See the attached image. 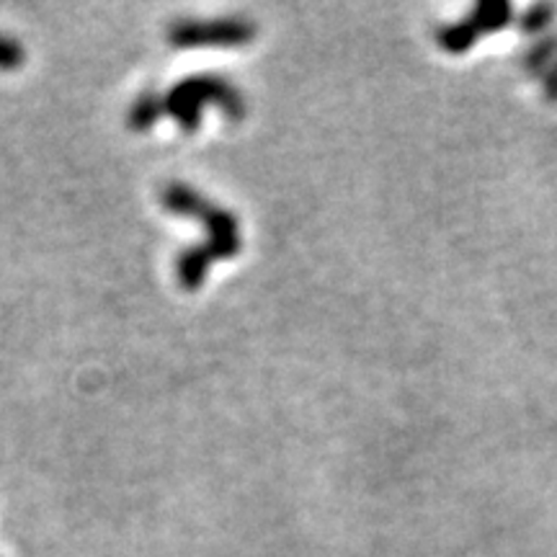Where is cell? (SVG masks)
<instances>
[{
    "mask_svg": "<svg viewBox=\"0 0 557 557\" xmlns=\"http://www.w3.org/2000/svg\"><path fill=\"white\" fill-rule=\"evenodd\" d=\"M212 263H214V259H212V253L207 250L205 243L181 250L178 259H176V278H178L181 287L189 289V292H197L201 284L207 282Z\"/></svg>",
    "mask_w": 557,
    "mask_h": 557,
    "instance_id": "cell-4",
    "label": "cell"
},
{
    "mask_svg": "<svg viewBox=\"0 0 557 557\" xmlns=\"http://www.w3.org/2000/svg\"><path fill=\"white\" fill-rule=\"evenodd\" d=\"M160 201H163V209L171 214H178V218H189L205 222L214 207L212 201L201 197L197 189L186 184H171L165 186L163 194H160Z\"/></svg>",
    "mask_w": 557,
    "mask_h": 557,
    "instance_id": "cell-3",
    "label": "cell"
},
{
    "mask_svg": "<svg viewBox=\"0 0 557 557\" xmlns=\"http://www.w3.org/2000/svg\"><path fill=\"white\" fill-rule=\"evenodd\" d=\"M26 60V50L21 41L13 37H5L0 34V73H11V70H18Z\"/></svg>",
    "mask_w": 557,
    "mask_h": 557,
    "instance_id": "cell-6",
    "label": "cell"
},
{
    "mask_svg": "<svg viewBox=\"0 0 557 557\" xmlns=\"http://www.w3.org/2000/svg\"><path fill=\"white\" fill-rule=\"evenodd\" d=\"M163 114H165L163 96H158L156 90H145V94H139L135 103L129 107L127 120H129V127L135 132H150Z\"/></svg>",
    "mask_w": 557,
    "mask_h": 557,
    "instance_id": "cell-5",
    "label": "cell"
},
{
    "mask_svg": "<svg viewBox=\"0 0 557 557\" xmlns=\"http://www.w3.org/2000/svg\"><path fill=\"white\" fill-rule=\"evenodd\" d=\"M256 24L248 18H212V21H176L171 24L169 39L176 50H238L256 39Z\"/></svg>",
    "mask_w": 557,
    "mask_h": 557,
    "instance_id": "cell-2",
    "label": "cell"
},
{
    "mask_svg": "<svg viewBox=\"0 0 557 557\" xmlns=\"http://www.w3.org/2000/svg\"><path fill=\"white\" fill-rule=\"evenodd\" d=\"M165 114L178 122L186 135H194L201 124V114L207 107H218L227 120H243L248 103L243 99L240 88L220 78V75H191V78L178 81L169 94L163 96Z\"/></svg>",
    "mask_w": 557,
    "mask_h": 557,
    "instance_id": "cell-1",
    "label": "cell"
}]
</instances>
